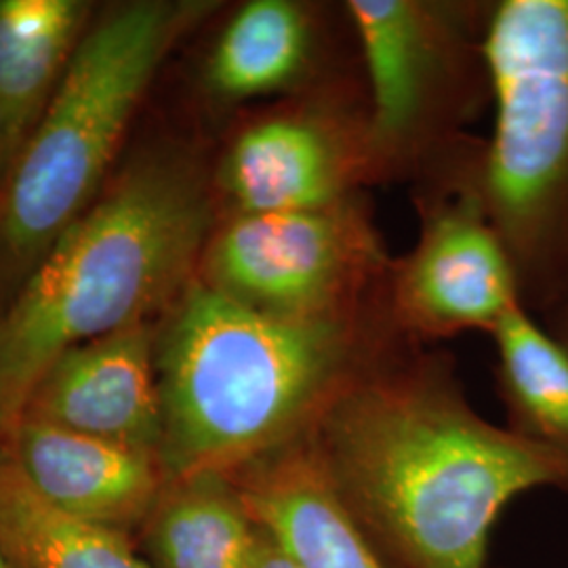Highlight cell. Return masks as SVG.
<instances>
[{
    "label": "cell",
    "instance_id": "obj_20",
    "mask_svg": "<svg viewBox=\"0 0 568 568\" xmlns=\"http://www.w3.org/2000/svg\"><path fill=\"white\" fill-rule=\"evenodd\" d=\"M0 568H13V565L9 562V558L2 551H0Z\"/></svg>",
    "mask_w": 568,
    "mask_h": 568
},
{
    "label": "cell",
    "instance_id": "obj_18",
    "mask_svg": "<svg viewBox=\"0 0 568 568\" xmlns=\"http://www.w3.org/2000/svg\"><path fill=\"white\" fill-rule=\"evenodd\" d=\"M248 568H302L265 530L257 527V544Z\"/></svg>",
    "mask_w": 568,
    "mask_h": 568
},
{
    "label": "cell",
    "instance_id": "obj_5",
    "mask_svg": "<svg viewBox=\"0 0 568 568\" xmlns=\"http://www.w3.org/2000/svg\"><path fill=\"white\" fill-rule=\"evenodd\" d=\"M490 138L478 180L528 312L568 300V0H499L487 23Z\"/></svg>",
    "mask_w": 568,
    "mask_h": 568
},
{
    "label": "cell",
    "instance_id": "obj_11",
    "mask_svg": "<svg viewBox=\"0 0 568 568\" xmlns=\"http://www.w3.org/2000/svg\"><path fill=\"white\" fill-rule=\"evenodd\" d=\"M156 325L129 326L65 349L42 373L23 419L159 457Z\"/></svg>",
    "mask_w": 568,
    "mask_h": 568
},
{
    "label": "cell",
    "instance_id": "obj_3",
    "mask_svg": "<svg viewBox=\"0 0 568 568\" xmlns=\"http://www.w3.org/2000/svg\"><path fill=\"white\" fill-rule=\"evenodd\" d=\"M220 222L213 164L169 148L124 169L0 312V457L42 373L65 349L159 323L199 278Z\"/></svg>",
    "mask_w": 568,
    "mask_h": 568
},
{
    "label": "cell",
    "instance_id": "obj_7",
    "mask_svg": "<svg viewBox=\"0 0 568 568\" xmlns=\"http://www.w3.org/2000/svg\"><path fill=\"white\" fill-rule=\"evenodd\" d=\"M389 262L361 192L323 206L220 217L199 281L267 316L321 321L375 304Z\"/></svg>",
    "mask_w": 568,
    "mask_h": 568
},
{
    "label": "cell",
    "instance_id": "obj_19",
    "mask_svg": "<svg viewBox=\"0 0 568 568\" xmlns=\"http://www.w3.org/2000/svg\"><path fill=\"white\" fill-rule=\"evenodd\" d=\"M549 333L568 347V300L548 314Z\"/></svg>",
    "mask_w": 568,
    "mask_h": 568
},
{
    "label": "cell",
    "instance_id": "obj_16",
    "mask_svg": "<svg viewBox=\"0 0 568 568\" xmlns=\"http://www.w3.org/2000/svg\"><path fill=\"white\" fill-rule=\"evenodd\" d=\"M508 429L568 462V347L516 305L490 333Z\"/></svg>",
    "mask_w": 568,
    "mask_h": 568
},
{
    "label": "cell",
    "instance_id": "obj_14",
    "mask_svg": "<svg viewBox=\"0 0 568 568\" xmlns=\"http://www.w3.org/2000/svg\"><path fill=\"white\" fill-rule=\"evenodd\" d=\"M89 18L82 0H0V185L58 91Z\"/></svg>",
    "mask_w": 568,
    "mask_h": 568
},
{
    "label": "cell",
    "instance_id": "obj_4",
    "mask_svg": "<svg viewBox=\"0 0 568 568\" xmlns=\"http://www.w3.org/2000/svg\"><path fill=\"white\" fill-rule=\"evenodd\" d=\"M215 0H131L89 23L60 87L0 185V239L39 262L95 203L145 91Z\"/></svg>",
    "mask_w": 568,
    "mask_h": 568
},
{
    "label": "cell",
    "instance_id": "obj_2",
    "mask_svg": "<svg viewBox=\"0 0 568 568\" xmlns=\"http://www.w3.org/2000/svg\"><path fill=\"white\" fill-rule=\"evenodd\" d=\"M403 339L382 297L361 312L286 321L199 278L156 325L166 480L244 467L288 447Z\"/></svg>",
    "mask_w": 568,
    "mask_h": 568
},
{
    "label": "cell",
    "instance_id": "obj_9",
    "mask_svg": "<svg viewBox=\"0 0 568 568\" xmlns=\"http://www.w3.org/2000/svg\"><path fill=\"white\" fill-rule=\"evenodd\" d=\"M371 185L363 72L272 102L213 163L220 217L323 206Z\"/></svg>",
    "mask_w": 568,
    "mask_h": 568
},
{
    "label": "cell",
    "instance_id": "obj_6",
    "mask_svg": "<svg viewBox=\"0 0 568 568\" xmlns=\"http://www.w3.org/2000/svg\"><path fill=\"white\" fill-rule=\"evenodd\" d=\"M365 81L371 182L415 185L490 108L485 0H345Z\"/></svg>",
    "mask_w": 568,
    "mask_h": 568
},
{
    "label": "cell",
    "instance_id": "obj_15",
    "mask_svg": "<svg viewBox=\"0 0 568 568\" xmlns=\"http://www.w3.org/2000/svg\"><path fill=\"white\" fill-rule=\"evenodd\" d=\"M140 537L150 568H248L257 525L230 476L203 471L164 483Z\"/></svg>",
    "mask_w": 568,
    "mask_h": 568
},
{
    "label": "cell",
    "instance_id": "obj_8",
    "mask_svg": "<svg viewBox=\"0 0 568 568\" xmlns=\"http://www.w3.org/2000/svg\"><path fill=\"white\" fill-rule=\"evenodd\" d=\"M483 140L410 185L417 239L392 257L384 305L396 333L432 345L469 331L490 333L523 304L508 248L488 217L478 180Z\"/></svg>",
    "mask_w": 568,
    "mask_h": 568
},
{
    "label": "cell",
    "instance_id": "obj_12",
    "mask_svg": "<svg viewBox=\"0 0 568 568\" xmlns=\"http://www.w3.org/2000/svg\"><path fill=\"white\" fill-rule=\"evenodd\" d=\"M44 504L95 527L140 532L166 476L156 455L23 419L4 455Z\"/></svg>",
    "mask_w": 568,
    "mask_h": 568
},
{
    "label": "cell",
    "instance_id": "obj_13",
    "mask_svg": "<svg viewBox=\"0 0 568 568\" xmlns=\"http://www.w3.org/2000/svg\"><path fill=\"white\" fill-rule=\"evenodd\" d=\"M253 523L302 568H389L331 485L310 438L230 476Z\"/></svg>",
    "mask_w": 568,
    "mask_h": 568
},
{
    "label": "cell",
    "instance_id": "obj_10",
    "mask_svg": "<svg viewBox=\"0 0 568 568\" xmlns=\"http://www.w3.org/2000/svg\"><path fill=\"white\" fill-rule=\"evenodd\" d=\"M361 74L344 2L246 0L220 28L203 63L220 105L281 102Z\"/></svg>",
    "mask_w": 568,
    "mask_h": 568
},
{
    "label": "cell",
    "instance_id": "obj_1",
    "mask_svg": "<svg viewBox=\"0 0 568 568\" xmlns=\"http://www.w3.org/2000/svg\"><path fill=\"white\" fill-rule=\"evenodd\" d=\"M307 438L389 568H487L518 495L568 490L567 459L480 417L455 361L427 345L389 352Z\"/></svg>",
    "mask_w": 568,
    "mask_h": 568
},
{
    "label": "cell",
    "instance_id": "obj_17",
    "mask_svg": "<svg viewBox=\"0 0 568 568\" xmlns=\"http://www.w3.org/2000/svg\"><path fill=\"white\" fill-rule=\"evenodd\" d=\"M0 551L13 568H150L129 535L65 516L0 457Z\"/></svg>",
    "mask_w": 568,
    "mask_h": 568
}]
</instances>
